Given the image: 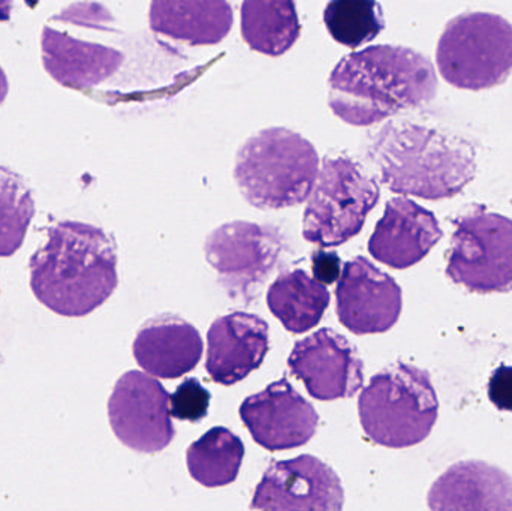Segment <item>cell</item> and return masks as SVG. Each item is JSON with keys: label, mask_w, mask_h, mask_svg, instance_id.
Wrapping results in <instances>:
<instances>
[{"label": "cell", "mask_w": 512, "mask_h": 511, "mask_svg": "<svg viewBox=\"0 0 512 511\" xmlns=\"http://www.w3.org/2000/svg\"><path fill=\"white\" fill-rule=\"evenodd\" d=\"M30 288L54 314L78 318L104 305L119 284L116 242L84 222L62 221L29 261Z\"/></svg>", "instance_id": "1"}, {"label": "cell", "mask_w": 512, "mask_h": 511, "mask_svg": "<svg viewBox=\"0 0 512 511\" xmlns=\"http://www.w3.org/2000/svg\"><path fill=\"white\" fill-rule=\"evenodd\" d=\"M438 77L412 48L376 45L343 57L328 78V104L343 122L370 126L435 98Z\"/></svg>", "instance_id": "2"}, {"label": "cell", "mask_w": 512, "mask_h": 511, "mask_svg": "<svg viewBox=\"0 0 512 511\" xmlns=\"http://www.w3.org/2000/svg\"><path fill=\"white\" fill-rule=\"evenodd\" d=\"M381 182L397 194L444 200L475 176V153L466 141L424 126L388 123L367 147Z\"/></svg>", "instance_id": "3"}, {"label": "cell", "mask_w": 512, "mask_h": 511, "mask_svg": "<svg viewBox=\"0 0 512 511\" xmlns=\"http://www.w3.org/2000/svg\"><path fill=\"white\" fill-rule=\"evenodd\" d=\"M318 165V153L306 138L289 129L270 128L240 147L234 179L256 209H286L309 198Z\"/></svg>", "instance_id": "4"}, {"label": "cell", "mask_w": 512, "mask_h": 511, "mask_svg": "<svg viewBox=\"0 0 512 511\" xmlns=\"http://www.w3.org/2000/svg\"><path fill=\"white\" fill-rule=\"evenodd\" d=\"M358 414L370 441L406 449L432 434L439 401L426 371L397 362L373 375L358 399Z\"/></svg>", "instance_id": "5"}, {"label": "cell", "mask_w": 512, "mask_h": 511, "mask_svg": "<svg viewBox=\"0 0 512 511\" xmlns=\"http://www.w3.org/2000/svg\"><path fill=\"white\" fill-rule=\"evenodd\" d=\"M436 62L444 80L457 89L498 86L512 71V24L490 12L459 15L439 39Z\"/></svg>", "instance_id": "6"}, {"label": "cell", "mask_w": 512, "mask_h": 511, "mask_svg": "<svg viewBox=\"0 0 512 511\" xmlns=\"http://www.w3.org/2000/svg\"><path fill=\"white\" fill-rule=\"evenodd\" d=\"M379 198L378 183L360 165L345 156L325 158L304 210V239L322 248L354 239Z\"/></svg>", "instance_id": "7"}, {"label": "cell", "mask_w": 512, "mask_h": 511, "mask_svg": "<svg viewBox=\"0 0 512 511\" xmlns=\"http://www.w3.org/2000/svg\"><path fill=\"white\" fill-rule=\"evenodd\" d=\"M454 224L448 278L472 293L512 290V219L474 204Z\"/></svg>", "instance_id": "8"}, {"label": "cell", "mask_w": 512, "mask_h": 511, "mask_svg": "<svg viewBox=\"0 0 512 511\" xmlns=\"http://www.w3.org/2000/svg\"><path fill=\"white\" fill-rule=\"evenodd\" d=\"M108 420L117 440L134 452H162L176 437L167 389L143 372L129 371L117 380Z\"/></svg>", "instance_id": "9"}, {"label": "cell", "mask_w": 512, "mask_h": 511, "mask_svg": "<svg viewBox=\"0 0 512 511\" xmlns=\"http://www.w3.org/2000/svg\"><path fill=\"white\" fill-rule=\"evenodd\" d=\"M279 230L254 222H228L213 230L204 243L206 260L231 294L251 296L271 275L282 254Z\"/></svg>", "instance_id": "10"}, {"label": "cell", "mask_w": 512, "mask_h": 511, "mask_svg": "<svg viewBox=\"0 0 512 511\" xmlns=\"http://www.w3.org/2000/svg\"><path fill=\"white\" fill-rule=\"evenodd\" d=\"M289 372L318 401L348 399L363 386V360L345 336L321 329L295 342Z\"/></svg>", "instance_id": "11"}, {"label": "cell", "mask_w": 512, "mask_h": 511, "mask_svg": "<svg viewBox=\"0 0 512 511\" xmlns=\"http://www.w3.org/2000/svg\"><path fill=\"white\" fill-rule=\"evenodd\" d=\"M402 288L367 258L355 257L343 267L336 287L340 323L354 335H376L393 329L402 314Z\"/></svg>", "instance_id": "12"}, {"label": "cell", "mask_w": 512, "mask_h": 511, "mask_svg": "<svg viewBox=\"0 0 512 511\" xmlns=\"http://www.w3.org/2000/svg\"><path fill=\"white\" fill-rule=\"evenodd\" d=\"M345 492L337 474L315 456L274 462L252 498V510H342Z\"/></svg>", "instance_id": "13"}, {"label": "cell", "mask_w": 512, "mask_h": 511, "mask_svg": "<svg viewBox=\"0 0 512 511\" xmlns=\"http://www.w3.org/2000/svg\"><path fill=\"white\" fill-rule=\"evenodd\" d=\"M240 417L255 443L268 452L304 446L319 425L315 408L285 378L245 399Z\"/></svg>", "instance_id": "14"}, {"label": "cell", "mask_w": 512, "mask_h": 511, "mask_svg": "<svg viewBox=\"0 0 512 511\" xmlns=\"http://www.w3.org/2000/svg\"><path fill=\"white\" fill-rule=\"evenodd\" d=\"M207 344V374L216 384L230 387L264 363L270 351V329L258 315L234 312L215 320Z\"/></svg>", "instance_id": "15"}, {"label": "cell", "mask_w": 512, "mask_h": 511, "mask_svg": "<svg viewBox=\"0 0 512 511\" xmlns=\"http://www.w3.org/2000/svg\"><path fill=\"white\" fill-rule=\"evenodd\" d=\"M442 236L433 212L408 198H393L370 237L369 252L379 263L405 270L424 260Z\"/></svg>", "instance_id": "16"}, {"label": "cell", "mask_w": 512, "mask_h": 511, "mask_svg": "<svg viewBox=\"0 0 512 511\" xmlns=\"http://www.w3.org/2000/svg\"><path fill=\"white\" fill-rule=\"evenodd\" d=\"M200 332L177 315L146 321L135 336V360L140 368L162 380H176L197 368L203 357Z\"/></svg>", "instance_id": "17"}, {"label": "cell", "mask_w": 512, "mask_h": 511, "mask_svg": "<svg viewBox=\"0 0 512 511\" xmlns=\"http://www.w3.org/2000/svg\"><path fill=\"white\" fill-rule=\"evenodd\" d=\"M45 71L63 87L86 90L110 78L122 66L123 54L114 48L78 41L59 30H42Z\"/></svg>", "instance_id": "18"}, {"label": "cell", "mask_w": 512, "mask_h": 511, "mask_svg": "<svg viewBox=\"0 0 512 511\" xmlns=\"http://www.w3.org/2000/svg\"><path fill=\"white\" fill-rule=\"evenodd\" d=\"M233 23L227 0H152L150 5L153 32L192 47L219 44Z\"/></svg>", "instance_id": "19"}, {"label": "cell", "mask_w": 512, "mask_h": 511, "mask_svg": "<svg viewBox=\"0 0 512 511\" xmlns=\"http://www.w3.org/2000/svg\"><path fill=\"white\" fill-rule=\"evenodd\" d=\"M512 483L507 474L484 462H460L429 492V507L448 509H511Z\"/></svg>", "instance_id": "20"}, {"label": "cell", "mask_w": 512, "mask_h": 511, "mask_svg": "<svg viewBox=\"0 0 512 511\" xmlns=\"http://www.w3.org/2000/svg\"><path fill=\"white\" fill-rule=\"evenodd\" d=\"M330 300L327 287L300 269L277 276L267 293L271 314L294 335L315 329Z\"/></svg>", "instance_id": "21"}, {"label": "cell", "mask_w": 512, "mask_h": 511, "mask_svg": "<svg viewBox=\"0 0 512 511\" xmlns=\"http://www.w3.org/2000/svg\"><path fill=\"white\" fill-rule=\"evenodd\" d=\"M294 0H245L242 5V35L258 53L279 57L300 38Z\"/></svg>", "instance_id": "22"}, {"label": "cell", "mask_w": 512, "mask_h": 511, "mask_svg": "<svg viewBox=\"0 0 512 511\" xmlns=\"http://www.w3.org/2000/svg\"><path fill=\"white\" fill-rule=\"evenodd\" d=\"M243 459L245 444L224 426L210 429L186 452L189 474L204 488H222L236 482Z\"/></svg>", "instance_id": "23"}, {"label": "cell", "mask_w": 512, "mask_h": 511, "mask_svg": "<svg viewBox=\"0 0 512 511\" xmlns=\"http://www.w3.org/2000/svg\"><path fill=\"white\" fill-rule=\"evenodd\" d=\"M33 215L35 203L23 177L0 167V258L21 248Z\"/></svg>", "instance_id": "24"}, {"label": "cell", "mask_w": 512, "mask_h": 511, "mask_svg": "<svg viewBox=\"0 0 512 511\" xmlns=\"http://www.w3.org/2000/svg\"><path fill=\"white\" fill-rule=\"evenodd\" d=\"M324 23L334 41L349 48L373 41L385 26L376 0H331L324 11Z\"/></svg>", "instance_id": "25"}, {"label": "cell", "mask_w": 512, "mask_h": 511, "mask_svg": "<svg viewBox=\"0 0 512 511\" xmlns=\"http://www.w3.org/2000/svg\"><path fill=\"white\" fill-rule=\"evenodd\" d=\"M212 395L197 378L183 381L173 396H170V413L182 422H200L209 414Z\"/></svg>", "instance_id": "26"}, {"label": "cell", "mask_w": 512, "mask_h": 511, "mask_svg": "<svg viewBox=\"0 0 512 511\" xmlns=\"http://www.w3.org/2000/svg\"><path fill=\"white\" fill-rule=\"evenodd\" d=\"M489 399L498 410L512 411V366L502 365L489 380Z\"/></svg>", "instance_id": "27"}, {"label": "cell", "mask_w": 512, "mask_h": 511, "mask_svg": "<svg viewBox=\"0 0 512 511\" xmlns=\"http://www.w3.org/2000/svg\"><path fill=\"white\" fill-rule=\"evenodd\" d=\"M340 258L336 252L316 251L312 254V270L316 281L331 285L340 278Z\"/></svg>", "instance_id": "28"}, {"label": "cell", "mask_w": 512, "mask_h": 511, "mask_svg": "<svg viewBox=\"0 0 512 511\" xmlns=\"http://www.w3.org/2000/svg\"><path fill=\"white\" fill-rule=\"evenodd\" d=\"M24 2L30 9H35L39 0H24ZM12 6H14V0H0V21H8L11 18Z\"/></svg>", "instance_id": "29"}, {"label": "cell", "mask_w": 512, "mask_h": 511, "mask_svg": "<svg viewBox=\"0 0 512 511\" xmlns=\"http://www.w3.org/2000/svg\"><path fill=\"white\" fill-rule=\"evenodd\" d=\"M8 78H6L5 72L0 68V104L5 101L6 95H8Z\"/></svg>", "instance_id": "30"}]
</instances>
